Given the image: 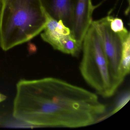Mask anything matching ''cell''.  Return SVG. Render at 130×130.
Here are the masks:
<instances>
[{
    "mask_svg": "<svg viewBox=\"0 0 130 130\" xmlns=\"http://www.w3.org/2000/svg\"><path fill=\"white\" fill-rule=\"evenodd\" d=\"M106 111L96 94L61 79H21L17 84L13 117L35 126L83 127L102 120Z\"/></svg>",
    "mask_w": 130,
    "mask_h": 130,
    "instance_id": "6da1fadb",
    "label": "cell"
},
{
    "mask_svg": "<svg viewBox=\"0 0 130 130\" xmlns=\"http://www.w3.org/2000/svg\"><path fill=\"white\" fill-rule=\"evenodd\" d=\"M47 21L41 0H3L1 47L7 51L29 41L42 31Z\"/></svg>",
    "mask_w": 130,
    "mask_h": 130,
    "instance_id": "7a4b0ae2",
    "label": "cell"
},
{
    "mask_svg": "<svg viewBox=\"0 0 130 130\" xmlns=\"http://www.w3.org/2000/svg\"><path fill=\"white\" fill-rule=\"evenodd\" d=\"M82 49L79 70L83 78L103 97L112 96L121 84L112 74L99 35L92 23L84 36Z\"/></svg>",
    "mask_w": 130,
    "mask_h": 130,
    "instance_id": "3957f363",
    "label": "cell"
},
{
    "mask_svg": "<svg viewBox=\"0 0 130 130\" xmlns=\"http://www.w3.org/2000/svg\"><path fill=\"white\" fill-rule=\"evenodd\" d=\"M92 23L99 35L112 74L121 84L124 80L119 74L122 39L110 28L109 15L99 20L93 21Z\"/></svg>",
    "mask_w": 130,
    "mask_h": 130,
    "instance_id": "277c9868",
    "label": "cell"
},
{
    "mask_svg": "<svg viewBox=\"0 0 130 130\" xmlns=\"http://www.w3.org/2000/svg\"><path fill=\"white\" fill-rule=\"evenodd\" d=\"M47 14V23L41 35L42 40L55 50L71 56H77L82 49L83 45L75 39L70 29L61 20L57 21Z\"/></svg>",
    "mask_w": 130,
    "mask_h": 130,
    "instance_id": "5b68a950",
    "label": "cell"
},
{
    "mask_svg": "<svg viewBox=\"0 0 130 130\" xmlns=\"http://www.w3.org/2000/svg\"><path fill=\"white\" fill-rule=\"evenodd\" d=\"M95 8L92 0L74 1L71 34L82 45L84 36L92 22V14Z\"/></svg>",
    "mask_w": 130,
    "mask_h": 130,
    "instance_id": "8992f818",
    "label": "cell"
},
{
    "mask_svg": "<svg viewBox=\"0 0 130 130\" xmlns=\"http://www.w3.org/2000/svg\"><path fill=\"white\" fill-rule=\"evenodd\" d=\"M46 12L54 19L61 20L71 31L75 0H41Z\"/></svg>",
    "mask_w": 130,
    "mask_h": 130,
    "instance_id": "52a82bcc",
    "label": "cell"
},
{
    "mask_svg": "<svg viewBox=\"0 0 130 130\" xmlns=\"http://www.w3.org/2000/svg\"><path fill=\"white\" fill-rule=\"evenodd\" d=\"M130 70V34L122 38L121 58L119 74L123 79L128 75Z\"/></svg>",
    "mask_w": 130,
    "mask_h": 130,
    "instance_id": "ba28073f",
    "label": "cell"
},
{
    "mask_svg": "<svg viewBox=\"0 0 130 130\" xmlns=\"http://www.w3.org/2000/svg\"><path fill=\"white\" fill-rule=\"evenodd\" d=\"M109 20L110 28L114 32L119 34L127 29L121 19L109 15Z\"/></svg>",
    "mask_w": 130,
    "mask_h": 130,
    "instance_id": "9c48e42d",
    "label": "cell"
},
{
    "mask_svg": "<svg viewBox=\"0 0 130 130\" xmlns=\"http://www.w3.org/2000/svg\"><path fill=\"white\" fill-rule=\"evenodd\" d=\"M129 99H130V93L128 91V92H127L124 93L122 96L120 98V99L116 104L115 108L113 109L112 112H111V115L115 114L118 111L119 109H121L129 101Z\"/></svg>",
    "mask_w": 130,
    "mask_h": 130,
    "instance_id": "30bf717a",
    "label": "cell"
},
{
    "mask_svg": "<svg viewBox=\"0 0 130 130\" xmlns=\"http://www.w3.org/2000/svg\"><path fill=\"white\" fill-rule=\"evenodd\" d=\"M7 96L3 94L0 93V103L6 100Z\"/></svg>",
    "mask_w": 130,
    "mask_h": 130,
    "instance_id": "8fae6325",
    "label": "cell"
},
{
    "mask_svg": "<svg viewBox=\"0 0 130 130\" xmlns=\"http://www.w3.org/2000/svg\"><path fill=\"white\" fill-rule=\"evenodd\" d=\"M3 0H0V15L2 11V7H3Z\"/></svg>",
    "mask_w": 130,
    "mask_h": 130,
    "instance_id": "7c38bea8",
    "label": "cell"
}]
</instances>
